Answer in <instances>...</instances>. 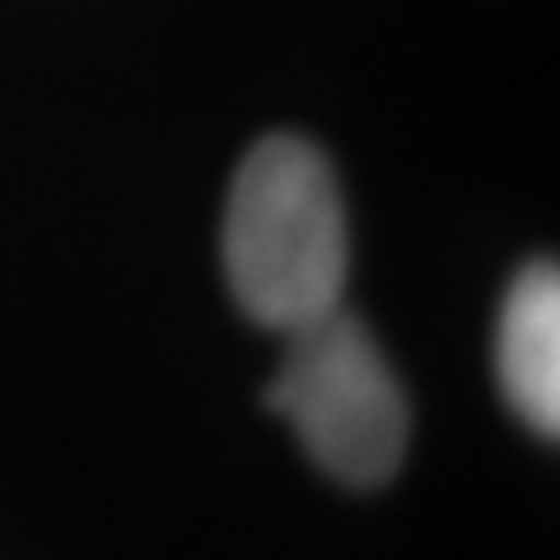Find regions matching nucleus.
<instances>
[{"instance_id":"1","label":"nucleus","mask_w":560,"mask_h":560,"mask_svg":"<svg viewBox=\"0 0 560 560\" xmlns=\"http://www.w3.org/2000/svg\"><path fill=\"white\" fill-rule=\"evenodd\" d=\"M224 276L257 327L294 331L341 308L350 234L337 173L304 136H267L243 154L224 206Z\"/></svg>"},{"instance_id":"2","label":"nucleus","mask_w":560,"mask_h":560,"mask_svg":"<svg viewBox=\"0 0 560 560\" xmlns=\"http://www.w3.org/2000/svg\"><path fill=\"white\" fill-rule=\"evenodd\" d=\"M267 407L331 481L374 490L407 458L411 411L393 364L355 313L331 308L285 331V360L267 388Z\"/></svg>"},{"instance_id":"3","label":"nucleus","mask_w":560,"mask_h":560,"mask_svg":"<svg viewBox=\"0 0 560 560\" xmlns=\"http://www.w3.org/2000/svg\"><path fill=\"white\" fill-rule=\"evenodd\" d=\"M495 374L514 416L541 440L560 434V271L533 261L514 276L495 327Z\"/></svg>"}]
</instances>
